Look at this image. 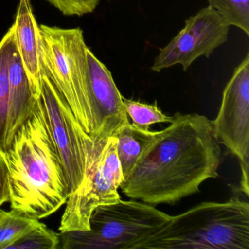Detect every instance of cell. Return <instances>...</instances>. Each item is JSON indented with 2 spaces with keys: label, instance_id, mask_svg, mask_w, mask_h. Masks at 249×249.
Returning <instances> with one entry per match:
<instances>
[{
  "label": "cell",
  "instance_id": "8",
  "mask_svg": "<svg viewBox=\"0 0 249 249\" xmlns=\"http://www.w3.org/2000/svg\"><path fill=\"white\" fill-rule=\"evenodd\" d=\"M213 127L218 142L239 160L240 189L249 195V53L234 69L223 91Z\"/></svg>",
  "mask_w": 249,
  "mask_h": 249
},
{
  "label": "cell",
  "instance_id": "1",
  "mask_svg": "<svg viewBox=\"0 0 249 249\" xmlns=\"http://www.w3.org/2000/svg\"><path fill=\"white\" fill-rule=\"evenodd\" d=\"M220 142L212 121L176 113L168 127L156 131L120 186L127 197L152 205H173L218 177Z\"/></svg>",
  "mask_w": 249,
  "mask_h": 249
},
{
  "label": "cell",
  "instance_id": "21",
  "mask_svg": "<svg viewBox=\"0 0 249 249\" xmlns=\"http://www.w3.org/2000/svg\"><path fill=\"white\" fill-rule=\"evenodd\" d=\"M7 212L6 211H2V210L0 209V219L2 218V217L5 216L6 215Z\"/></svg>",
  "mask_w": 249,
  "mask_h": 249
},
{
  "label": "cell",
  "instance_id": "16",
  "mask_svg": "<svg viewBox=\"0 0 249 249\" xmlns=\"http://www.w3.org/2000/svg\"><path fill=\"white\" fill-rule=\"evenodd\" d=\"M230 26H234L249 36V0H207Z\"/></svg>",
  "mask_w": 249,
  "mask_h": 249
},
{
  "label": "cell",
  "instance_id": "15",
  "mask_svg": "<svg viewBox=\"0 0 249 249\" xmlns=\"http://www.w3.org/2000/svg\"><path fill=\"white\" fill-rule=\"evenodd\" d=\"M39 219L27 216L14 210L0 219V249H7L16 240L39 224Z\"/></svg>",
  "mask_w": 249,
  "mask_h": 249
},
{
  "label": "cell",
  "instance_id": "19",
  "mask_svg": "<svg viewBox=\"0 0 249 249\" xmlns=\"http://www.w3.org/2000/svg\"><path fill=\"white\" fill-rule=\"evenodd\" d=\"M64 15L81 16L92 13L101 0H46Z\"/></svg>",
  "mask_w": 249,
  "mask_h": 249
},
{
  "label": "cell",
  "instance_id": "6",
  "mask_svg": "<svg viewBox=\"0 0 249 249\" xmlns=\"http://www.w3.org/2000/svg\"><path fill=\"white\" fill-rule=\"evenodd\" d=\"M117 142L115 137L94 141L84 179L67 200L60 232L89 230L90 216L95 208L122 199L118 189L124 176L118 157Z\"/></svg>",
  "mask_w": 249,
  "mask_h": 249
},
{
  "label": "cell",
  "instance_id": "18",
  "mask_svg": "<svg viewBox=\"0 0 249 249\" xmlns=\"http://www.w3.org/2000/svg\"><path fill=\"white\" fill-rule=\"evenodd\" d=\"M59 234L39 222L36 227L10 245L7 249H56L59 248Z\"/></svg>",
  "mask_w": 249,
  "mask_h": 249
},
{
  "label": "cell",
  "instance_id": "20",
  "mask_svg": "<svg viewBox=\"0 0 249 249\" xmlns=\"http://www.w3.org/2000/svg\"><path fill=\"white\" fill-rule=\"evenodd\" d=\"M9 201V170L5 154L0 151V207Z\"/></svg>",
  "mask_w": 249,
  "mask_h": 249
},
{
  "label": "cell",
  "instance_id": "5",
  "mask_svg": "<svg viewBox=\"0 0 249 249\" xmlns=\"http://www.w3.org/2000/svg\"><path fill=\"white\" fill-rule=\"evenodd\" d=\"M42 70L65 97L78 123L91 135L88 46L81 28L39 26Z\"/></svg>",
  "mask_w": 249,
  "mask_h": 249
},
{
  "label": "cell",
  "instance_id": "10",
  "mask_svg": "<svg viewBox=\"0 0 249 249\" xmlns=\"http://www.w3.org/2000/svg\"><path fill=\"white\" fill-rule=\"evenodd\" d=\"M90 103L93 127L90 137L94 141L113 137L122 126L129 123L122 94L111 72L87 49Z\"/></svg>",
  "mask_w": 249,
  "mask_h": 249
},
{
  "label": "cell",
  "instance_id": "12",
  "mask_svg": "<svg viewBox=\"0 0 249 249\" xmlns=\"http://www.w3.org/2000/svg\"><path fill=\"white\" fill-rule=\"evenodd\" d=\"M9 110L7 145H11L14 135L32 116L37 100L32 93L30 81L17 49L16 40L11 47L8 61Z\"/></svg>",
  "mask_w": 249,
  "mask_h": 249
},
{
  "label": "cell",
  "instance_id": "17",
  "mask_svg": "<svg viewBox=\"0 0 249 249\" xmlns=\"http://www.w3.org/2000/svg\"><path fill=\"white\" fill-rule=\"evenodd\" d=\"M123 101L126 114L132 119V124L138 127L149 129L154 124H170L173 122V116L163 113L159 108L157 102L148 105L125 98H123Z\"/></svg>",
  "mask_w": 249,
  "mask_h": 249
},
{
  "label": "cell",
  "instance_id": "4",
  "mask_svg": "<svg viewBox=\"0 0 249 249\" xmlns=\"http://www.w3.org/2000/svg\"><path fill=\"white\" fill-rule=\"evenodd\" d=\"M171 216L154 205L124 201L100 205L89 218L90 230L60 232L65 249H135L160 231Z\"/></svg>",
  "mask_w": 249,
  "mask_h": 249
},
{
  "label": "cell",
  "instance_id": "13",
  "mask_svg": "<svg viewBox=\"0 0 249 249\" xmlns=\"http://www.w3.org/2000/svg\"><path fill=\"white\" fill-rule=\"evenodd\" d=\"M156 131L138 127L129 122L122 126L113 137L117 139V154L124 178L127 176L135 163L155 135Z\"/></svg>",
  "mask_w": 249,
  "mask_h": 249
},
{
  "label": "cell",
  "instance_id": "2",
  "mask_svg": "<svg viewBox=\"0 0 249 249\" xmlns=\"http://www.w3.org/2000/svg\"><path fill=\"white\" fill-rule=\"evenodd\" d=\"M5 156L12 210L40 219L66 203L70 195L65 169L39 99Z\"/></svg>",
  "mask_w": 249,
  "mask_h": 249
},
{
  "label": "cell",
  "instance_id": "3",
  "mask_svg": "<svg viewBox=\"0 0 249 249\" xmlns=\"http://www.w3.org/2000/svg\"><path fill=\"white\" fill-rule=\"evenodd\" d=\"M249 249V204L237 197L202 202L171 216L135 249Z\"/></svg>",
  "mask_w": 249,
  "mask_h": 249
},
{
  "label": "cell",
  "instance_id": "14",
  "mask_svg": "<svg viewBox=\"0 0 249 249\" xmlns=\"http://www.w3.org/2000/svg\"><path fill=\"white\" fill-rule=\"evenodd\" d=\"M15 41L14 25L0 41V151L8 150L7 129L9 110V80L8 61L11 47Z\"/></svg>",
  "mask_w": 249,
  "mask_h": 249
},
{
  "label": "cell",
  "instance_id": "11",
  "mask_svg": "<svg viewBox=\"0 0 249 249\" xmlns=\"http://www.w3.org/2000/svg\"><path fill=\"white\" fill-rule=\"evenodd\" d=\"M14 27L16 44L36 100L40 95L42 78L40 29L30 0H19Z\"/></svg>",
  "mask_w": 249,
  "mask_h": 249
},
{
  "label": "cell",
  "instance_id": "9",
  "mask_svg": "<svg viewBox=\"0 0 249 249\" xmlns=\"http://www.w3.org/2000/svg\"><path fill=\"white\" fill-rule=\"evenodd\" d=\"M230 26L208 5L189 17L185 26L154 59L151 70L160 72L176 65L186 71L200 56L209 58L228 39Z\"/></svg>",
  "mask_w": 249,
  "mask_h": 249
},
{
  "label": "cell",
  "instance_id": "7",
  "mask_svg": "<svg viewBox=\"0 0 249 249\" xmlns=\"http://www.w3.org/2000/svg\"><path fill=\"white\" fill-rule=\"evenodd\" d=\"M39 100L65 169L71 195L84 179L94 141L78 123L68 102L43 70Z\"/></svg>",
  "mask_w": 249,
  "mask_h": 249
}]
</instances>
